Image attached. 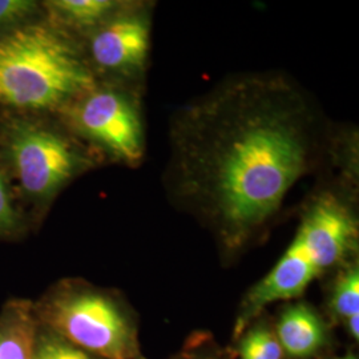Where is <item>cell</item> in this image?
<instances>
[{"label": "cell", "instance_id": "6da1fadb", "mask_svg": "<svg viewBox=\"0 0 359 359\" xmlns=\"http://www.w3.org/2000/svg\"><path fill=\"white\" fill-rule=\"evenodd\" d=\"M320 123L304 92L280 74L226 80L172 123V194L237 250L316 165Z\"/></svg>", "mask_w": 359, "mask_h": 359}, {"label": "cell", "instance_id": "7a4b0ae2", "mask_svg": "<svg viewBox=\"0 0 359 359\" xmlns=\"http://www.w3.org/2000/svg\"><path fill=\"white\" fill-rule=\"evenodd\" d=\"M95 76L56 28L26 25L0 39V102L25 109L65 107L90 90Z\"/></svg>", "mask_w": 359, "mask_h": 359}, {"label": "cell", "instance_id": "3957f363", "mask_svg": "<svg viewBox=\"0 0 359 359\" xmlns=\"http://www.w3.org/2000/svg\"><path fill=\"white\" fill-rule=\"evenodd\" d=\"M36 321L72 345L103 359H145L137 322L120 295L65 280L34 302Z\"/></svg>", "mask_w": 359, "mask_h": 359}, {"label": "cell", "instance_id": "277c9868", "mask_svg": "<svg viewBox=\"0 0 359 359\" xmlns=\"http://www.w3.org/2000/svg\"><path fill=\"white\" fill-rule=\"evenodd\" d=\"M348 253L350 243L341 224L325 210L306 209L290 246L245 297L234 334L244 333L268 305L304 294L322 271L342 262Z\"/></svg>", "mask_w": 359, "mask_h": 359}, {"label": "cell", "instance_id": "5b68a950", "mask_svg": "<svg viewBox=\"0 0 359 359\" xmlns=\"http://www.w3.org/2000/svg\"><path fill=\"white\" fill-rule=\"evenodd\" d=\"M6 145L22 189L36 201L53 197L92 164L62 132L26 120L10 126Z\"/></svg>", "mask_w": 359, "mask_h": 359}, {"label": "cell", "instance_id": "8992f818", "mask_svg": "<svg viewBox=\"0 0 359 359\" xmlns=\"http://www.w3.org/2000/svg\"><path fill=\"white\" fill-rule=\"evenodd\" d=\"M65 108L74 129L88 142L129 165L142 161L140 107L129 92L93 86Z\"/></svg>", "mask_w": 359, "mask_h": 359}, {"label": "cell", "instance_id": "52a82bcc", "mask_svg": "<svg viewBox=\"0 0 359 359\" xmlns=\"http://www.w3.org/2000/svg\"><path fill=\"white\" fill-rule=\"evenodd\" d=\"M151 48V19L142 7L124 6L92 29L90 56L100 69L117 75L140 74Z\"/></svg>", "mask_w": 359, "mask_h": 359}, {"label": "cell", "instance_id": "ba28073f", "mask_svg": "<svg viewBox=\"0 0 359 359\" xmlns=\"http://www.w3.org/2000/svg\"><path fill=\"white\" fill-rule=\"evenodd\" d=\"M274 333L283 347V355L290 359L310 358L327 341L325 322L306 304H294L283 309Z\"/></svg>", "mask_w": 359, "mask_h": 359}, {"label": "cell", "instance_id": "9c48e42d", "mask_svg": "<svg viewBox=\"0 0 359 359\" xmlns=\"http://www.w3.org/2000/svg\"><path fill=\"white\" fill-rule=\"evenodd\" d=\"M36 329L34 302L8 301L0 310V359H34Z\"/></svg>", "mask_w": 359, "mask_h": 359}, {"label": "cell", "instance_id": "30bf717a", "mask_svg": "<svg viewBox=\"0 0 359 359\" xmlns=\"http://www.w3.org/2000/svg\"><path fill=\"white\" fill-rule=\"evenodd\" d=\"M123 7L120 1L114 0H52L46 3L56 25L77 31L95 29Z\"/></svg>", "mask_w": 359, "mask_h": 359}, {"label": "cell", "instance_id": "8fae6325", "mask_svg": "<svg viewBox=\"0 0 359 359\" xmlns=\"http://www.w3.org/2000/svg\"><path fill=\"white\" fill-rule=\"evenodd\" d=\"M330 309L334 316L341 321L345 320V323L359 318L358 265H348L337 276Z\"/></svg>", "mask_w": 359, "mask_h": 359}, {"label": "cell", "instance_id": "7c38bea8", "mask_svg": "<svg viewBox=\"0 0 359 359\" xmlns=\"http://www.w3.org/2000/svg\"><path fill=\"white\" fill-rule=\"evenodd\" d=\"M240 359H283L277 335L266 325H256L243 335L238 345Z\"/></svg>", "mask_w": 359, "mask_h": 359}, {"label": "cell", "instance_id": "4fadbf2b", "mask_svg": "<svg viewBox=\"0 0 359 359\" xmlns=\"http://www.w3.org/2000/svg\"><path fill=\"white\" fill-rule=\"evenodd\" d=\"M34 359H103L72 345L38 322Z\"/></svg>", "mask_w": 359, "mask_h": 359}, {"label": "cell", "instance_id": "5bb4252c", "mask_svg": "<svg viewBox=\"0 0 359 359\" xmlns=\"http://www.w3.org/2000/svg\"><path fill=\"white\" fill-rule=\"evenodd\" d=\"M36 10V1L0 0V39L20 27L26 26Z\"/></svg>", "mask_w": 359, "mask_h": 359}, {"label": "cell", "instance_id": "9a60e30c", "mask_svg": "<svg viewBox=\"0 0 359 359\" xmlns=\"http://www.w3.org/2000/svg\"><path fill=\"white\" fill-rule=\"evenodd\" d=\"M20 228V217L13 205L7 180L0 172V237H10Z\"/></svg>", "mask_w": 359, "mask_h": 359}, {"label": "cell", "instance_id": "2e32d148", "mask_svg": "<svg viewBox=\"0 0 359 359\" xmlns=\"http://www.w3.org/2000/svg\"><path fill=\"white\" fill-rule=\"evenodd\" d=\"M335 359H358L355 355H346V357H341V358H335Z\"/></svg>", "mask_w": 359, "mask_h": 359}, {"label": "cell", "instance_id": "e0dca14e", "mask_svg": "<svg viewBox=\"0 0 359 359\" xmlns=\"http://www.w3.org/2000/svg\"><path fill=\"white\" fill-rule=\"evenodd\" d=\"M191 359H200V358H191ZM201 359H203V358H201Z\"/></svg>", "mask_w": 359, "mask_h": 359}]
</instances>
